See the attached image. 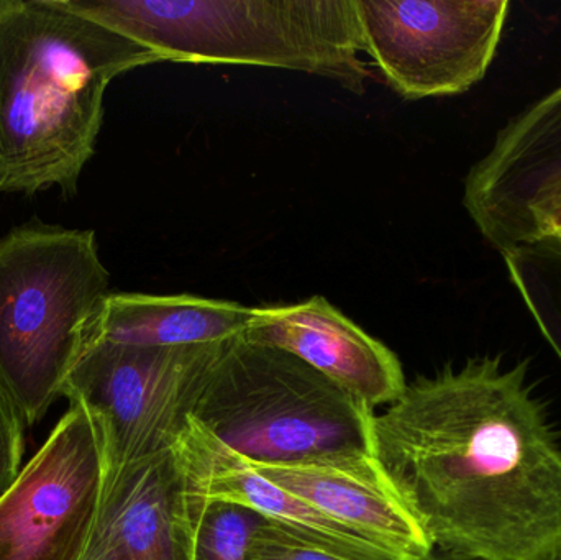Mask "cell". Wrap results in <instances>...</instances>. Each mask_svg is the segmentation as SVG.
I'll return each instance as SVG.
<instances>
[{
	"instance_id": "cell-14",
	"label": "cell",
	"mask_w": 561,
	"mask_h": 560,
	"mask_svg": "<svg viewBox=\"0 0 561 560\" xmlns=\"http://www.w3.org/2000/svg\"><path fill=\"white\" fill-rule=\"evenodd\" d=\"M255 308L193 295L111 293L85 328L92 341L134 347L226 344L242 338Z\"/></svg>"
},
{
	"instance_id": "cell-18",
	"label": "cell",
	"mask_w": 561,
	"mask_h": 560,
	"mask_svg": "<svg viewBox=\"0 0 561 560\" xmlns=\"http://www.w3.org/2000/svg\"><path fill=\"white\" fill-rule=\"evenodd\" d=\"M249 560H342L320 549L304 545L294 536L266 522L253 535L249 546Z\"/></svg>"
},
{
	"instance_id": "cell-19",
	"label": "cell",
	"mask_w": 561,
	"mask_h": 560,
	"mask_svg": "<svg viewBox=\"0 0 561 560\" xmlns=\"http://www.w3.org/2000/svg\"><path fill=\"white\" fill-rule=\"evenodd\" d=\"M550 236H561V201L550 210L549 216L543 219L536 240L546 239V237Z\"/></svg>"
},
{
	"instance_id": "cell-13",
	"label": "cell",
	"mask_w": 561,
	"mask_h": 560,
	"mask_svg": "<svg viewBox=\"0 0 561 560\" xmlns=\"http://www.w3.org/2000/svg\"><path fill=\"white\" fill-rule=\"evenodd\" d=\"M252 466L279 489L306 500L396 558L424 560L434 551L375 456L335 464Z\"/></svg>"
},
{
	"instance_id": "cell-1",
	"label": "cell",
	"mask_w": 561,
	"mask_h": 560,
	"mask_svg": "<svg viewBox=\"0 0 561 560\" xmlns=\"http://www.w3.org/2000/svg\"><path fill=\"white\" fill-rule=\"evenodd\" d=\"M373 456L435 549L561 560V443L529 362L480 355L415 378L375 414Z\"/></svg>"
},
{
	"instance_id": "cell-10",
	"label": "cell",
	"mask_w": 561,
	"mask_h": 560,
	"mask_svg": "<svg viewBox=\"0 0 561 560\" xmlns=\"http://www.w3.org/2000/svg\"><path fill=\"white\" fill-rule=\"evenodd\" d=\"M203 503L173 447L105 473L81 560H194Z\"/></svg>"
},
{
	"instance_id": "cell-3",
	"label": "cell",
	"mask_w": 561,
	"mask_h": 560,
	"mask_svg": "<svg viewBox=\"0 0 561 560\" xmlns=\"http://www.w3.org/2000/svg\"><path fill=\"white\" fill-rule=\"evenodd\" d=\"M163 61L243 65L320 76L363 94L355 0H65Z\"/></svg>"
},
{
	"instance_id": "cell-9",
	"label": "cell",
	"mask_w": 561,
	"mask_h": 560,
	"mask_svg": "<svg viewBox=\"0 0 561 560\" xmlns=\"http://www.w3.org/2000/svg\"><path fill=\"white\" fill-rule=\"evenodd\" d=\"M561 201V84L514 115L463 181V207L503 253L534 242Z\"/></svg>"
},
{
	"instance_id": "cell-11",
	"label": "cell",
	"mask_w": 561,
	"mask_h": 560,
	"mask_svg": "<svg viewBox=\"0 0 561 560\" xmlns=\"http://www.w3.org/2000/svg\"><path fill=\"white\" fill-rule=\"evenodd\" d=\"M243 339L300 358L373 411L408 387L398 355L323 296L255 308Z\"/></svg>"
},
{
	"instance_id": "cell-16",
	"label": "cell",
	"mask_w": 561,
	"mask_h": 560,
	"mask_svg": "<svg viewBox=\"0 0 561 560\" xmlns=\"http://www.w3.org/2000/svg\"><path fill=\"white\" fill-rule=\"evenodd\" d=\"M201 503L194 560H249L250 541L268 519L245 506Z\"/></svg>"
},
{
	"instance_id": "cell-17",
	"label": "cell",
	"mask_w": 561,
	"mask_h": 560,
	"mask_svg": "<svg viewBox=\"0 0 561 560\" xmlns=\"http://www.w3.org/2000/svg\"><path fill=\"white\" fill-rule=\"evenodd\" d=\"M25 427L19 408L0 388V496L10 489L23 469Z\"/></svg>"
},
{
	"instance_id": "cell-7",
	"label": "cell",
	"mask_w": 561,
	"mask_h": 560,
	"mask_svg": "<svg viewBox=\"0 0 561 560\" xmlns=\"http://www.w3.org/2000/svg\"><path fill=\"white\" fill-rule=\"evenodd\" d=\"M362 52L405 101L463 94L496 58L507 0H355Z\"/></svg>"
},
{
	"instance_id": "cell-12",
	"label": "cell",
	"mask_w": 561,
	"mask_h": 560,
	"mask_svg": "<svg viewBox=\"0 0 561 560\" xmlns=\"http://www.w3.org/2000/svg\"><path fill=\"white\" fill-rule=\"evenodd\" d=\"M173 450L187 492L201 502L245 506L304 545L342 560H402L270 482L193 416Z\"/></svg>"
},
{
	"instance_id": "cell-8",
	"label": "cell",
	"mask_w": 561,
	"mask_h": 560,
	"mask_svg": "<svg viewBox=\"0 0 561 560\" xmlns=\"http://www.w3.org/2000/svg\"><path fill=\"white\" fill-rule=\"evenodd\" d=\"M104 482L94 421L69 403L0 496V560H81Z\"/></svg>"
},
{
	"instance_id": "cell-6",
	"label": "cell",
	"mask_w": 561,
	"mask_h": 560,
	"mask_svg": "<svg viewBox=\"0 0 561 560\" xmlns=\"http://www.w3.org/2000/svg\"><path fill=\"white\" fill-rule=\"evenodd\" d=\"M226 344H85L61 397L94 421L104 476L174 446Z\"/></svg>"
},
{
	"instance_id": "cell-5",
	"label": "cell",
	"mask_w": 561,
	"mask_h": 560,
	"mask_svg": "<svg viewBox=\"0 0 561 560\" xmlns=\"http://www.w3.org/2000/svg\"><path fill=\"white\" fill-rule=\"evenodd\" d=\"M191 416L255 466L373 456L371 408L300 358L243 335L227 342Z\"/></svg>"
},
{
	"instance_id": "cell-15",
	"label": "cell",
	"mask_w": 561,
	"mask_h": 560,
	"mask_svg": "<svg viewBox=\"0 0 561 560\" xmlns=\"http://www.w3.org/2000/svg\"><path fill=\"white\" fill-rule=\"evenodd\" d=\"M511 285L561 362V236L503 253Z\"/></svg>"
},
{
	"instance_id": "cell-2",
	"label": "cell",
	"mask_w": 561,
	"mask_h": 560,
	"mask_svg": "<svg viewBox=\"0 0 561 560\" xmlns=\"http://www.w3.org/2000/svg\"><path fill=\"white\" fill-rule=\"evenodd\" d=\"M161 61L65 0H0V194H76L108 85Z\"/></svg>"
},
{
	"instance_id": "cell-4",
	"label": "cell",
	"mask_w": 561,
	"mask_h": 560,
	"mask_svg": "<svg viewBox=\"0 0 561 560\" xmlns=\"http://www.w3.org/2000/svg\"><path fill=\"white\" fill-rule=\"evenodd\" d=\"M108 286L94 230L32 220L0 239V388L26 427L61 398Z\"/></svg>"
},
{
	"instance_id": "cell-20",
	"label": "cell",
	"mask_w": 561,
	"mask_h": 560,
	"mask_svg": "<svg viewBox=\"0 0 561 560\" xmlns=\"http://www.w3.org/2000/svg\"><path fill=\"white\" fill-rule=\"evenodd\" d=\"M424 560H480L474 558H468V556L455 555V552L442 551V549H435Z\"/></svg>"
}]
</instances>
